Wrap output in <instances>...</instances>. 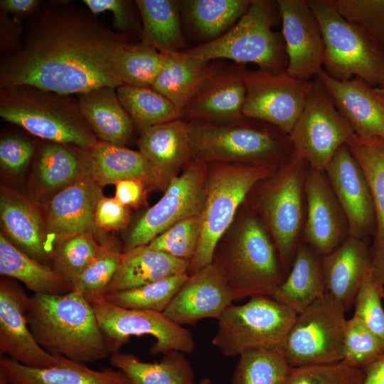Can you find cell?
<instances>
[{
  "mask_svg": "<svg viewBox=\"0 0 384 384\" xmlns=\"http://www.w3.org/2000/svg\"><path fill=\"white\" fill-rule=\"evenodd\" d=\"M196 158L178 176H172L160 200L137 221L124 252L149 244L175 224L201 215L205 199L206 165Z\"/></svg>",
  "mask_w": 384,
  "mask_h": 384,
  "instance_id": "obj_15",
  "label": "cell"
},
{
  "mask_svg": "<svg viewBox=\"0 0 384 384\" xmlns=\"http://www.w3.org/2000/svg\"><path fill=\"white\" fill-rule=\"evenodd\" d=\"M233 302L226 281L211 263L188 276L164 314L178 325H191L218 319Z\"/></svg>",
  "mask_w": 384,
  "mask_h": 384,
  "instance_id": "obj_21",
  "label": "cell"
},
{
  "mask_svg": "<svg viewBox=\"0 0 384 384\" xmlns=\"http://www.w3.org/2000/svg\"><path fill=\"white\" fill-rule=\"evenodd\" d=\"M368 182L375 211L370 269L384 286V139L354 135L347 145Z\"/></svg>",
  "mask_w": 384,
  "mask_h": 384,
  "instance_id": "obj_27",
  "label": "cell"
},
{
  "mask_svg": "<svg viewBox=\"0 0 384 384\" xmlns=\"http://www.w3.org/2000/svg\"><path fill=\"white\" fill-rule=\"evenodd\" d=\"M304 194L306 213L302 240L324 256L349 236L348 220L324 171L309 166Z\"/></svg>",
  "mask_w": 384,
  "mask_h": 384,
  "instance_id": "obj_18",
  "label": "cell"
},
{
  "mask_svg": "<svg viewBox=\"0 0 384 384\" xmlns=\"http://www.w3.org/2000/svg\"><path fill=\"white\" fill-rule=\"evenodd\" d=\"M348 23L384 50V0H327Z\"/></svg>",
  "mask_w": 384,
  "mask_h": 384,
  "instance_id": "obj_45",
  "label": "cell"
},
{
  "mask_svg": "<svg viewBox=\"0 0 384 384\" xmlns=\"http://www.w3.org/2000/svg\"><path fill=\"white\" fill-rule=\"evenodd\" d=\"M297 316L272 297H254L243 304H232L223 311L211 342L228 357L279 348Z\"/></svg>",
  "mask_w": 384,
  "mask_h": 384,
  "instance_id": "obj_9",
  "label": "cell"
},
{
  "mask_svg": "<svg viewBox=\"0 0 384 384\" xmlns=\"http://www.w3.org/2000/svg\"><path fill=\"white\" fill-rule=\"evenodd\" d=\"M368 240L348 236L337 249L322 256L326 292L346 310L353 304L361 283L371 266Z\"/></svg>",
  "mask_w": 384,
  "mask_h": 384,
  "instance_id": "obj_25",
  "label": "cell"
},
{
  "mask_svg": "<svg viewBox=\"0 0 384 384\" xmlns=\"http://www.w3.org/2000/svg\"><path fill=\"white\" fill-rule=\"evenodd\" d=\"M292 367L279 348L256 349L239 356L231 384H283Z\"/></svg>",
  "mask_w": 384,
  "mask_h": 384,
  "instance_id": "obj_41",
  "label": "cell"
},
{
  "mask_svg": "<svg viewBox=\"0 0 384 384\" xmlns=\"http://www.w3.org/2000/svg\"><path fill=\"white\" fill-rule=\"evenodd\" d=\"M196 157L279 167L294 154L288 134L267 122L245 117L228 123L188 122Z\"/></svg>",
  "mask_w": 384,
  "mask_h": 384,
  "instance_id": "obj_3",
  "label": "cell"
},
{
  "mask_svg": "<svg viewBox=\"0 0 384 384\" xmlns=\"http://www.w3.org/2000/svg\"><path fill=\"white\" fill-rule=\"evenodd\" d=\"M34 153V146L28 139L9 135L0 141V163L1 168L10 174H18L29 164Z\"/></svg>",
  "mask_w": 384,
  "mask_h": 384,
  "instance_id": "obj_50",
  "label": "cell"
},
{
  "mask_svg": "<svg viewBox=\"0 0 384 384\" xmlns=\"http://www.w3.org/2000/svg\"><path fill=\"white\" fill-rule=\"evenodd\" d=\"M185 354L170 351L159 362L148 363L132 353L117 352L110 356V362L132 384H196L194 370Z\"/></svg>",
  "mask_w": 384,
  "mask_h": 384,
  "instance_id": "obj_34",
  "label": "cell"
},
{
  "mask_svg": "<svg viewBox=\"0 0 384 384\" xmlns=\"http://www.w3.org/2000/svg\"><path fill=\"white\" fill-rule=\"evenodd\" d=\"M201 232V215H198L175 224L153 239L147 245L190 262L196 253Z\"/></svg>",
  "mask_w": 384,
  "mask_h": 384,
  "instance_id": "obj_47",
  "label": "cell"
},
{
  "mask_svg": "<svg viewBox=\"0 0 384 384\" xmlns=\"http://www.w3.org/2000/svg\"><path fill=\"white\" fill-rule=\"evenodd\" d=\"M276 3L288 61L285 71L296 78L310 80L324 67L325 47L319 21L307 0Z\"/></svg>",
  "mask_w": 384,
  "mask_h": 384,
  "instance_id": "obj_17",
  "label": "cell"
},
{
  "mask_svg": "<svg viewBox=\"0 0 384 384\" xmlns=\"http://www.w3.org/2000/svg\"><path fill=\"white\" fill-rule=\"evenodd\" d=\"M102 245L95 240L92 234L65 238L55 245L51 258L52 269L69 287L72 281L98 254Z\"/></svg>",
  "mask_w": 384,
  "mask_h": 384,
  "instance_id": "obj_44",
  "label": "cell"
},
{
  "mask_svg": "<svg viewBox=\"0 0 384 384\" xmlns=\"http://www.w3.org/2000/svg\"><path fill=\"white\" fill-rule=\"evenodd\" d=\"M87 170L83 161L65 144L50 142L44 145L36 160V172L41 187L45 191L62 189Z\"/></svg>",
  "mask_w": 384,
  "mask_h": 384,
  "instance_id": "obj_40",
  "label": "cell"
},
{
  "mask_svg": "<svg viewBox=\"0 0 384 384\" xmlns=\"http://www.w3.org/2000/svg\"><path fill=\"white\" fill-rule=\"evenodd\" d=\"M215 162L206 178L200 241L190 262L188 275L212 263L218 241L233 221L239 206L255 186L278 169L267 165Z\"/></svg>",
  "mask_w": 384,
  "mask_h": 384,
  "instance_id": "obj_6",
  "label": "cell"
},
{
  "mask_svg": "<svg viewBox=\"0 0 384 384\" xmlns=\"http://www.w3.org/2000/svg\"><path fill=\"white\" fill-rule=\"evenodd\" d=\"M116 92L134 124L141 130L181 118L174 105L151 87L121 85Z\"/></svg>",
  "mask_w": 384,
  "mask_h": 384,
  "instance_id": "obj_39",
  "label": "cell"
},
{
  "mask_svg": "<svg viewBox=\"0 0 384 384\" xmlns=\"http://www.w3.org/2000/svg\"><path fill=\"white\" fill-rule=\"evenodd\" d=\"M197 384H213V383L209 378H204L201 379Z\"/></svg>",
  "mask_w": 384,
  "mask_h": 384,
  "instance_id": "obj_57",
  "label": "cell"
},
{
  "mask_svg": "<svg viewBox=\"0 0 384 384\" xmlns=\"http://www.w3.org/2000/svg\"><path fill=\"white\" fill-rule=\"evenodd\" d=\"M245 65L209 63L201 87L181 113L190 122L228 123L245 118Z\"/></svg>",
  "mask_w": 384,
  "mask_h": 384,
  "instance_id": "obj_16",
  "label": "cell"
},
{
  "mask_svg": "<svg viewBox=\"0 0 384 384\" xmlns=\"http://www.w3.org/2000/svg\"><path fill=\"white\" fill-rule=\"evenodd\" d=\"M0 274L18 279L35 294H60L70 292L52 267L32 258L0 234Z\"/></svg>",
  "mask_w": 384,
  "mask_h": 384,
  "instance_id": "obj_35",
  "label": "cell"
},
{
  "mask_svg": "<svg viewBox=\"0 0 384 384\" xmlns=\"http://www.w3.org/2000/svg\"><path fill=\"white\" fill-rule=\"evenodd\" d=\"M346 310L328 294L297 314L279 348L291 367L342 361Z\"/></svg>",
  "mask_w": 384,
  "mask_h": 384,
  "instance_id": "obj_11",
  "label": "cell"
},
{
  "mask_svg": "<svg viewBox=\"0 0 384 384\" xmlns=\"http://www.w3.org/2000/svg\"><path fill=\"white\" fill-rule=\"evenodd\" d=\"M244 80V117L267 122L289 134L304 107L312 80L296 78L285 70L246 68Z\"/></svg>",
  "mask_w": 384,
  "mask_h": 384,
  "instance_id": "obj_14",
  "label": "cell"
},
{
  "mask_svg": "<svg viewBox=\"0 0 384 384\" xmlns=\"http://www.w3.org/2000/svg\"><path fill=\"white\" fill-rule=\"evenodd\" d=\"M379 87L384 90V78L379 84Z\"/></svg>",
  "mask_w": 384,
  "mask_h": 384,
  "instance_id": "obj_58",
  "label": "cell"
},
{
  "mask_svg": "<svg viewBox=\"0 0 384 384\" xmlns=\"http://www.w3.org/2000/svg\"><path fill=\"white\" fill-rule=\"evenodd\" d=\"M0 116L50 142L87 149L98 142L69 95L32 86L3 88Z\"/></svg>",
  "mask_w": 384,
  "mask_h": 384,
  "instance_id": "obj_4",
  "label": "cell"
},
{
  "mask_svg": "<svg viewBox=\"0 0 384 384\" xmlns=\"http://www.w3.org/2000/svg\"><path fill=\"white\" fill-rule=\"evenodd\" d=\"M317 77L356 135L384 139V102L375 87L359 78L336 80L324 69Z\"/></svg>",
  "mask_w": 384,
  "mask_h": 384,
  "instance_id": "obj_23",
  "label": "cell"
},
{
  "mask_svg": "<svg viewBox=\"0 0 384 384\" xmlns=\"http://www.w3.org/2000/svg\"><path fill=\"white\" fill-rule=\"evenodd\" d=\"M36 20L21 48L1 63V89L32 86L70 95L122 85L112 66L122 35L65 6L47 9Z\"/></svg>",
  "mask_w": 384,
  "mask_h": 384,
  "instance_id": "obj_1",
  "label": "cell"
},
{
  "mask_svg": "<svg viewBox=\"0 0 384 384\" xmlns=\"http://www.w3.org/2000/svg\"><path fill=\"white\" fill-rule=\"evenodd\" d=\"M212 264L223 276L233 301L272 297L285 275L274 243L262 220L250 213L233 242Z\"/></svg>",
  "mask_w": 384,
  "mask_h": 384,
  "instance_id": "obj_5",
  "label": "cell"
},
{
  "mask_svg": "<svg viewBox=\"0 0 384 384\" xmlns=\"http://www.w3.org/2000/svg\"><path fill=\"white\" fill-rule=\"evenodd\" d=\"M383 297L384 286L370 268L355 297L353 315L361 319L370 330L384 339V309L381 303Z\"/></svg>",
  "mask_w": 384,
  "mask_h": 384,
  "instance_id": "obj_49",
  "label": "cell"
},
{
  "mask_svg": "<svg viewBox=\"0 0 384 384\" xmlns=\"http://www.w3.org/2000/svg\"><path fill=\"white\" fill-rule=\"evenodd\" d=\"M375 90L380 100L384 102V90L380 87H375Z\"/></svg>",
  "mask_w": 384,
  "mask_h": 384,
  "instance_id": "obj_56",
  "label": "cell"
},
{
  "mask_svg": "<svg viewBox=\"0 0 384 384\" xmlns=\"http://www.w3.org/2000/svg\"><path fill=\"white\" fill-rule=\"evenodd\" d=\"M143 28V41L159 51H181L186 43L180 21L179 1L137 0Z\"/></svg>",
  "mask_w": 384,
  "mask_h": 384,
  "instance_id": "obj_36",
  "label": "cell"
},
{
  "mask_svg": "<svg viewBox=\"0 0 384 384\" xmlns=\"http://www.w3.org/2000/svg\"><path fill=\"white\" fill-rule=\"evenodd\" d=\"M274 5L271 1L252 0L229 31L186 52L205 62L227 59L242 65L255 63L272 73L284 71L288 61L284 38L272 30Z\"/></svg>",
  "mask_w": 384,
  "mask_h": 384,
  "instance_id": "obj_7",
  "label": "cell"
},
{
  "mask_svg": "<svg viewBox=\"0 0 384 384\" xmlns=\"http://www.w3.org/2000/svg\"><path fill=\"white\" fill-rule=\"evenodd\" d=\"M122 254L115 245L102 244L95 257L72 281L70 291L80 292L90 303L102 298L119 267Z\"/></svg>",
  "mask_w": 384,
  "mask_h": 384,
  "instance_id": "obj_43",
  "label": "cell"
},
{
  "mask_svg": "<svg viewBox=\"0 0 384 384\" xmlns=\"http://www.w3.org/2000/svg\"><path fill=\"white\" fill-rule=\"evenodd\" d=\"M326 294L322 255L301 240L292 267L272 298L299 314Z\"/></svg>",
  "mask_w": 384,
  "mask_h": 384,
  "instance_id": "obj_31",
  "label": "cell"
},
{
  "mask_svg": "<svg viewBox=\"0 0 384 384\" xmlns=\"http://www.w3.org/2000/svg\"><path fill=\"white\" fill-rule=\"evenodd\" d=\"M144 183L139 179H126L116 183L114 198L125 206L139 203L144 196Z\"/></svg>",
  "mask_w": 384,
  "mask_h": 384,
  "instance_id": "obj_53",
  "label": "cell"
},
{
  "mask_svg": "<svg viewBox=\"0 0 384 384\" xmlns=\"http://www.w3.org/2000/svg\"><path fill=\"white\" fill-rule=\"evenodd\" d=\"M308 163L294 153L270 177L258 195L257 207L288 274L301 240L306 209L304 183Z\"/></svg>",
  "mask_w": 384,
  "mask_h": 384,
  "instance_id": "obj_8",
  "label": "cell"
},
{
  "mask_svg": "<svg viewBox=\"0 0 384 384\" xmlns=\"http://www.w3.org/2000/svg\"><path fill=\"white\" fill-rule=\"evenodd\" d=\"M363 384H384V354L363 369Z\"/></svg>",
  "mask_w": 384,
  "mask_h": 384,
  "instance_id": "obj_55",
  "label": "cell"
},
{
  "mask_svg": "<svg viewBox=\"0 0 384 384\" xmlns=\"http://www.w3.org/2000/svg\"><path fill=\"white\" fill-rule=\"evenodd\" d=\"M30 297L16 283L0 282V353L26 366L48 368L56 365L59 356L41 348L28 327L26 312Z\"/></svg>",
  "mask_w": 384,
  "mask_h": 384,
  "instance_id": "obj_20",
  "label": "cell"
},
{
  "mask_svg": "<svg viewBox=\"0 0 384 384\" xmlns=\"http://www.w3.org/2000/svg\"><path fill=\"white\" fill-rule=\"evenodd\" d=\"M137 144L142 154L169 175L192 155L188 123L181 118L142 130Z\"/></svg>",
  "mask_w": 384,
  "mask_h": 384,
  "instance_id": "obj_33",
  "label": "cell"
},
{
  "mask_svg": "<svg viewBox=\"0 0 384 384\" xmlns=\"http://www.w3.org/2000/svg\"><path fill=\"white\" fill-rule=\"evenodd\" d=\"M26 318L36 342L53 356L82 363L110 356L91 303L77 291L34 294Z\"/></svg>",
  "mask_w": 384,
  "mask_h": 384,
  "instance_id": "obj_2",
  "label": "cell"
},
{
  "mask_svg": "<svg viewBox=\"0 0 384 384\" xmlns=\"http://www.w3.org/2000/svg\"><path fill=\"white\" fill-rule=\"evenodd\" d=\"M188 276L185 273L166 277L137 288L108 293L102 298L122 308L164 312Z\"/></svg>",
  "mask_w": 384,
  "mask_h": 384,
  "instance_id": "obj_42",
  "label": "cell"
},
{
  "mask_svg": "<svg viewBox=\"0 0 384 384\" xmlns=\"http://www.w3.org/2000/svg\"><path fill=\"white\" fill-rule=\"evenodd\" d=\"M252 0H187L179 1L186 21L206 42L229 31Z\"/></svg>",
  "mask_w": 384,
  "mask_h": 384,
  "instance_id": "obj_37",
  "label": "cell"
},
{
  "mask_svg": "<svg viewBox=\"0 0 384 384\" xmlns=\"http://www.w3.org/2000/svg\"><path fill=\"white\" fill-rule=\"evenodd\" d=\"M110 353L119 352L132 336H151V355L170 351L191 353L196 347L188 329L169 319L164 312L119 307L101 298L91 303Z\"/></svg>",
  "mask_w": 384,
  "mask_h": 384,
  "instance_id": "obj_13",
  "label": "cell"
},
{
  "mask_svg": "<svg viewBox=\"0 0 384 384\" xmlns=\"http://www.w3.org/2000/svg\"><path fill=\"white\" fill-rule=\"evenodd\" d=\"M164 63V55L142 41L133 43L126 40L116 48L112 70L122 85L151 87Z\"/></svg>",
  "mask_w": 384,
  "mask_h": 384,
  "instance_id": "obj_38",
  "label": "cell"
},
{
  "mask_svg": "<svg viewBox=\"0 0 384 384\" xmlns=\"http://www.w3.org/2000/svg\"><path fill=\"white\" fill-rule=\"evenodd\" d=\"M316 76L304 107L288 134L294 153L309 167L324 171L336 151L355 135Z\"/></svg>",
  "mask_w": 384,
  "mask_h": 384,
  "instance_id": "obj_12",
  "label": "cell"
},
{
  "mask_svg": "<svg viewBox=\"0 0 384 384\" xmlns=\"http://www.w3.org/2000/svg\"><path fill=\"white\" fill-rule=\"evenodd\" d=\"M0 217L14 246L41 263L51 260L53 247L48 242L46 222L31 203L11 191H2Z\"/></svg>",
  "mask_w": 384,
  "mask_h": 384,
  "instance_id": "obj_28",
  "label": "cell"
},
{
  "mask_svg": "<svg viewBox=\"0 0 384 384\" xmlns=\"http://www.w3.org/2000/svg\"><path fill=\"white\" fill-rule=\"evenodd\" d=\"M324 43V70L338 80L359 78L379 85L384 78V50L345 20L327 0H307Z\"/></svg>",
  "mask_w": 384,
  "mask_h": 384,
  "instance_id": "obj_10",
  "label": "cell"
},
{
  "mask_svg": "<svg viewBox=\"0 0 384 384\" xmlns=\"http://www.w3.org/2000/svg\"><path fill=\"white\" fill-rule=\"evenodd\" d=\"M101 187L87 169L51 198L45 222L47 232L53 235L55 244L73 235L92 234L95 227L96 207L103 197Z\"/></svg>",
  "mask_w": 384,
  "mask_h": 384,
  "instance_id": "obj_22",
  "label": "cell"
},
{
  "mask_svg": "<svg viewBox=\"0 0 384 384\" xmlns=\"http://www.w3.org/2000/svg\"><path fill=\"white\" fill-rule=\"evenodd\" d=\"M189 264V262L150 248L147 245L136 247L123 252L119 267L105 294L188 274Z\"/></svg>",
  "mask_w": 384,
  "mask_h": 384,
  "instance_id": "obj_30",
  "label": "cell"
},
{
  "mask_svg": "<svg viewBox=\"0 0 384 384\" xmlns=\"http://www.w3.org/2000/svg\"><path fill=\"white\" fill-rule=\"evenodd\" d=\"M87 151L88 171L100 186L132 178L160 185L172 178L140 151L100 141Z\"/></svg>",
  "mask_w": 384,
  "mask_h": 384,
  "instance_id": "obj_26",
  "label": "cell"
},
{
  "mask_svg": "<svg viewBox=\"0 0 384 384\" xmlns=\"http://www.w3.org/2000/svg\"><path fill=\"white\" fill-rule=\"evenodd\" d=\"M77 95L80 113L98 141L120 146L128 142L134 123L116 88L104 86Z\"/></svg>",
  "mask_w": 384,
  "mask_h": 384,
  "instance_id": "obj_29",
  "label": "cell"
},
{
  "mask_svg": "<svg viewBox=\"0 0 384 384\" xmlns=\"http://www.w3.org/2000/svg\"><path fill=\"white\" fill-rule=\"evenodd\" d=\"M324 172L346 215L349 235L368 240L375 230V211L366 176L347 145L334 154Z\"/></svg>",
  "mask_w": 384,
  "mask_h": 384,
  "instance_id": "obj_19",
  "label": "cell"
},
{
  "mask_svg": "<svg viewBox=\"0 0 384 384\" xmlns=\"http://www.w3.org/2000/svg\"><path fill=\"white\" fill-rule=\"evenodd\" d=\"M362 369L343 361L292 367L283 384H363Z\"/></svg>",
  "mask_w": 384,
  "mask_h": 384,
  "instance_id": "obj_48",
  "label": "cell"
},
{
  "mask_svg": "<svg viewBox=\"0 0 384 384\" xmlns=\"http://www.w3.org/2000/svg\"><path fill=\"white\" fill-rule=\"evenodd\" d=\"M41 1L38 0H1V10L14 14H26L36 10Z\"/></svg>",
  "mask_w": 384,
  "mask_h": 384,
  "instance_id": "obj_54",
  "label": "cell"
},
{
  "mask_svg": "<svg viewBox=\"0 0 384 384\" xmlns=\"http://www.w3.org/2000/svg\"><path fill=\"white\" fill-rule=\"evenodd\" d=\"M59 356L48 368H33L5 356L0 358V384H132L120 370H95L84 363Z\"/></svg>",
  "mask_w": 384,
  "mask_h": 384,
  "instance_id": "obj_24",
  "label": "cell"
},
{
  "mask_svg": "<svg viewBox=\"0 0 384 384\" xmlns=\"http://www.w3.org/2000/svg\"><path fill=\"white\" fill-rule=\"evenodd\" d=\"M129 220L127 206L119 202L114 197H102L98 201L95 215V226L107 230L123 228Z\"/></svg>",
  "mask_w": 384,
  "mask_h": 384,
  "instance_id": "obj_51",
  "label": "cell"
},
{
  "mask_svg": "<svg viewBox=\"0 0 384 384\" xmlns=\"http://www.w3.org/2000/svg\"><path fill=\"white\" fill-rule=\"evenodd\" d=\"M164 63L151 87L171 101L180 114L204 81L209 62L186 51L164 50Z\"/></svg>",
  "mask_w": 384,
  "mask_h": 384,
  "instance_id": "obj_32",
  "label": "cell"
},
{
  "mask_svg": "<svg viewBox=\"0 0 384 384\" xmlns=\"http://www.w3.org/2000/svg\"><path fill=\"white\" fill-rule=\"evenodd\" d=\"M383 354L384 339L355 315L346 321L342 361L363 370Z\"/></svg>",
  "mask_w": 384,
  "mask_h": 384,
  "instance_id": "obj_46",
  "label": "cell"
},
{
  "mask_svg": "<svg viewBox=\"0 0 384 384\" xmlns=\"http://www.w3.org/2000/svg\"><path fill=\"white\" fill-rule=\"evenodd\" d=\"M90 13L98 14L105 11L113 13L114 25L121 31L133 26L134 17L130 3L124 0H83Z\"/></svg>",
  "mask_w": 384,
  "mask_h": 384,
  "instance_id": "obj_52",
  "label": "cell"
}]
</instances>
